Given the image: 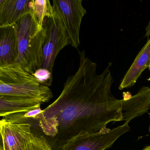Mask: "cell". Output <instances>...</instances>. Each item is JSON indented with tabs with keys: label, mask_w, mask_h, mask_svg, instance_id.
I'll list each match as a JSON object with an SVG mask.
<instances>
[{
	"label": "cell",
	"mask_w": 150,
	"mask_h": 150,
	"mask_svg": "<svg viewBox=\"0 0 150 150\" xmlns=\"http://www.w3.org/2000/svg\"><path fill=\"white\" fill-rule=\"evenodd\" d=\"M79 65L67 78L57 99L43 110L38 124L53 150H60L73 138L99 132L111 122L124 121L127 100L111 93L110 63L102 73L97 64L79 51Z\"/></svg>",
	"instance_id": "cell-1"
},
{
	"label": "cell",
	"mask_w": 150,
	"mask_h": 150,
	"mask_svg": "<svg viewBox=\"0 0 150 150\" xmlns=\"http://www.w3.org/2000/svg\"><path fill=\"white\" fill-rule=\"evenodd\" d=\"M14 26L19 50L15 63L19 64L25 71L33 75L42 68L44 28L38 23L32 10L22 17Z\"/></svg>",
	"instance_id": "cell-2"
},
{
	"label": "cell",
	"mask_w": 150,
	"mask_h": 150,
	"mask_svg": "<svg viewBox=\"0 0 150 150\" xmlns=\"http://www.w3.org/2000/svg\"><path fill=\"white\" fill-rule=\"evenodd\" d=\"M0 96L28 98L42 103L48 102L53 96L49 86L41 85L16 63L0 67Z\"/></svg>",
	"instance_id": "cell-3"
},
{
	"label": "cell",
	"mask_w": 150,
	"mask_h": 150,
	"mask_svg": "<svg viewBox=\"0 0 150 150\" xmlns=\"http://www.w3.org/2000/svg\"><path fill=\"white\" fill-rule=\"evenodd\" d=\"M45 37L43 45L42 68L52 73L55 60L61 50L70 45V39L61 18L51 6L44 23Z\"/></svg>",
	"instance_id": "cell-4"
},
{
	"label": "cell",
	"mask_w": 150,
	"mask_h": 150,
	"mask_svg": "<svg viewBox=\"0 0 150 150\" xmlns=\"http://www.w3.org/2000/svg\"><path fill=\"white\" fill-rule=\"evenodd\" d=\"M129 123L113 129L106 128L99 132L80 134L66 143L60 150H106L117 139L130 130Z\"/></svg>",
	"instance_id": "cell-5"
},
{
	"label": "cell",
	"mask_w": 150,
	"mask_h": 150,
	"mask_svg": "<svg viewBox=\"0 0 150 150\" xmlns=\"http://www.w3.org/2000/svg\"><path fill=\"white\" fill-rule=\"evenodd\" d=\"M30 120L14 114L0 121L1 141L0 150H23L32 132Z\"/></svg>",
	"instance_id": "cell-6"
},
{
	"label": "cell",
	"mask_w": 150,
	"mask_h": 150,
	"mask_svg": "<svg viewBox=\"0 0 150 150\" xmlns=\"http://www.w3.org/2000/svg\"><path fill=\"white\" fill-rule=\"evenodd\" d=\"M53 9L60 16L69 37L70 45L78 49L80 44L81 21L86 10L82 0H53Z\"/></svg>",
	"instance_id": "cell-7"
},
{
	"label": "cell",
	"mask_w": 150,
	"mask_h": 150,
	"mask_svg": "<svg viewBox=\"0 0 150 150\" xmlns=\"http://www.w3.org/2000/svg\"><path fill=\"white\" fill-rule=\"evenodd\" d=\"M19 54L14 26L0 27V67L14 64Z\"/></svg>",
	"instance_id": "cell-8"
},
{
	"label": "cell",
	"mask_w": 150,
	"mask_h": 150,
	"mask_svg": "<svg viewBox=\"0 0 150 150\" xmlns=\"http://www.w3.org/2000/svg\"><path fill=\"white\" fill-rule=\"evenodd\" d=\"M30 0H0V27L14 25L31 11Z\"/></svg>",
	"instance_id": "cell-9"
},
{
	"label": "cell",
	"mask_w": 150,
	"mask_h": 150,
	"mask_svg": "<svg viewBox=\"0 0 150 150\" xmlns=\"http://www.w3.org/2000/svg\"><path fill=\"white\" fill-rule=\"evenodd\" d=\"M150 64V39L141 49L125 74L119 87L120 90L135 85L141 74Z\"/></svg>",
	"instance_id": "cell-10"
},
{
	"label": "cell",
	"mask_w": 150,
	"mask_h": 150,
	"mask_svg": "<svg viewBox=\"0 0 150 150\" xmlns=\"http://www.w3.org/2000/svg\"><path fill=\"white\" fill-rule=\"evenodd\" d=\"M42 103L22 97L0 96V116L4 117L41 108Z\"/></svg>",
	"instance_id": "cell-11"
},
{
	"label": "cell",
	"mask_w": 150,
	"mask_h": 150,
	"mask_svg": "<svg viewBox=\"0 0 150 150\" xmlns=\"http://www.w3.org/2000/svg\"><path fill=\"white\" fill-rule=\"evenodd\" d=\"M51 5L49 0H30V8L41 26H43Z\"/></svg>",
	"instance_id": "cell-12"
},
{
	"label": "cell",
	"mask_w": 150,
	"mask_h": 150,
	"mask_svg": "<svg viewBox=\"0 0 150 150\" xmlns=\"http://www.w3.org/2000/svg\"><path fill=\"white\" fill-rule=\"evenodd\" d=\"M23 150H53L46 138L32 132L25 142Z\"/></svg>",
	"instance_id": "cell-13"
},
{
	"label": "cell",
	"mask_w": 150,
	"mask_h": 150,
	"mask_svg": "<svg viewBox=\"0 0 150 150\" xmlns=\"http://www.w3.org/2000/svg\"><path fill=\"white\" fill-rule=\"evenodd\" d=\"M40 84L44 86H51L53 79L52 73L46 69L41 68L38 70L34 74Z\"/></svg>",
	"instance_id": "cell-14"
},
{
	"label": "cell",
	"mask_w": 150,
	"mask_h": 150,
	"mask_svg": "<svg viewBox=\"0 0 150 150\" xmlns=\"http://www.w3.org/2000/svg\"><path fill=\"white\" fill-rule=\"evenodd\" d=\"M150 35V21L146 29V36L149 37Z\"/></svg>",
	"instance_id": "cell-15"
},
{
	"label": "cell",
	"mask_w": 150,
	"mask_h": 150,
	"mask_svg": "<svg viewBox=\"0 0 150 150\" xmlns=\"http://www.w3.org/2000/svg\"><path fill=\"white\" fill-rule=\"evenodd\" d=\"M143 150H150V145L147 146H145Z\"/></svg>",
	"instance_id": "cell-16"
},
{
	"label": "cell",
	"mask_w": 150,
	"mask_h": 150,
	"mask_svg": "<svg viewBox=\"0 0 150 150\" xmlns=\"http://www.w3.org/2000/svg\"><path fill=\"white\" fill-rule=\"evenodd\" d=\"M149 117H150V113H149ZM149 131L150 132V126H149Z\"/></svg>",
	"instance_id": "cell-17"
},
{
	"label": "cell",
	"mask_w": 150,
	"mask_h": 150,
	"mask_svg": "<svg viewBox=\"0 0 150 150\" xmlns=\"http://www.w3.org/2000/svg\"><path fill=\"white\" fill-rule=\"evenodd\" d=\"M149 70H150V66H149Z\"/></svg>",
	"instance_id": "cell-18"
}]
</instances>
